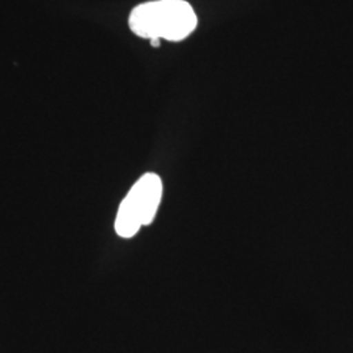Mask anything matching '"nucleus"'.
I'll return each mask as SVG.
<instances>
[{
  "label": "nucleus",
  "instance_id": "nucleus-1",
  "mask_svg": "<svg viewBox=\"0 0 353 353\" xmlns=\"http://www.w3.org/2000/svg\"><path fill=\"white\" fill-rule=\"evenodd\" d=\"M198 17L185 0H154L132 10L128 26L137 36L147 39L178 42L195 30Z\"/></svg>",
  "mask_w": 353,
  "mask_h": 353
},
{
  "label": "nucleus",
  "instance_id": "nucleus-2",
  "mask_svg": "<svg viewBox=\"0 0 353 353\" xmlns=\"http://www.w3.org/2000/svg\"><path fill=\"white\" fill-rule=\"evenodd\" d=\"M163 196L161 178L154 173L140 176L122 201L117 219L115 232L123 239L134 237L140 228L150 225Z\"/></svg>",
  "mask_w": 353,
  "mask_h": 353
},
{
  "label": "nucleus",
  "instance_id": "nucleus-3",
  "mask_svg": "<svg viewBox=\"0 0 353 353\" xmlns=\"http://www.w3.org/2000/svg\"><path fill=\"white\" fill-rule=\"evenodd\" d=\"M160 39H152L151 41V45L152 46H160Z\"/></svg>",
  "mask_w": 353,
  "mask_h": 353
}]
</instances>
